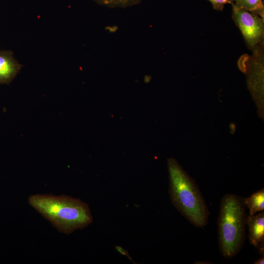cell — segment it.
Segmentation results:
<instances>
[{
    "mask_svg": "<svg viewBox=\"0 0 264 264\" xmlns=\"http://www.w3.org/2000/svg\"><path fill=\"white\" fill-rule=\"evenodd\" d=\"M167 165L172 204L192 224L203 228L209 212L198 186L176 159L168 158Z\"/></svg>",
    "mask_w": 264,
    "mask_h": 264,
    "instance_id": "cell-2",
    "label": "cell"
},
{
    "mask_svg": "<svg viewBox=\"0 0 264 264\" xmlns=\"http://www.w3.org/2000/svg\"><path fill=\"white\" fill-rule=\"evenodd\" d=\"M101 3L109 5H128L135 3L140 0H95Z\"/></svg>",
    "mask_w": 264,
    "mask_h": 264,
    "instance_id": "cell-10",
    "label": "cell"
},
{
    "mask_svg": "<svg viewBox=\"0 0 264 264\" xmlns=\"http://www.w3.org/2000/svg\"><path fill=\"white\" fill-rule=\"evenodd\" d=\"M264 257L263 255V257L257 259L256 261L254 262V264H264Z\"/></svg>",
    "mask_w": 264,
    "mask_h": 264,
    "instance_id": "cell-12",
    "label": "cell"
},
{
    "mask_svg": "<svg viewBox=\"0 0 264 264\" xmlns=\"http://www.w3.org/2000/svg\"><path fill=\"white\" fill-rule=\"evenodd\" d=\"M22 65L9 50H0V84H8L20 71Z\"/></svg>",
    "mask_w": 264,
    "mask_h": 264,
    "instance_id": "cell-6",
    "label": "cell"
},
{
    "mask_svg": "<svg viewBox=\"0 0 264 264\" xmlns=\"http://www.w3.org/2000/svg\"><path fill=\"white\" fill-rule=\"evenodd\" d=\"M28 202L58 231L66 234L85 228L92 222L88 204L79 199L37 194L30 196Z\"/></svg>",
    "mask_w": 264,
    "mask_h": 264,
    "instance_id": "cell-1",
    "label": "cell"
},
{
    "mask_svg": "<svg viewBox=\"0 0 264 264\" xmlns=\"http://www.w3.org/2000/svg\"><path fill=\"white\" fill-rule=\"evenodd\" d=\"M243 204L249 211V215H255L256 213L263 211L264 209V189L259 190L250 197L243 198Z\"/></svg>",
    "mask_w": 264,
    "mask_h": 264,
    "instance_id": "cell-8",
    "label": "cell"
},
{
    "mask_svg": "<svg viewBox=\"0 0 264 264\" xmlns=\"http://www.w3.org/2000/svg\"><path fill=\"white\" fill-rule=\"evenodd\" d=\"M232 7L233 20L241 31L246 45L253 50L264 43V19L238 7L233 3Z\"/></svg>",
    "mask_w": 264,
    "mask_h": 264,
    "instance_id": "cell-5",
    "label": "cell"
},
{
    "mask_svg": "<svg viewBox=\"0 0 264 264\" xmlns=\"http://www.w3.org/2000/svg\"><path fill=\"white\" fill-rule=\"evenodd\" d=\"M264 43L252 51V55L242 56L238 61L239 68L247 76V84L258 108L264 117Z\"/></svg>",
    "mask_w": 264,
    "mask_h": 264,
    "instance_id": "cell-4",
    "label": "cell"
},
{
    "mask_svg": "<svg viewBox=\"0 0 264 264\" xmlns=\"http://www.w3.org/2000/svg\"><path fill=\"white\" fill-rule=\"evenodd\" d=\"M250 243L256 248L264 246V212L249 215L246 219Z\"/></svg>",
    "mask_w": 264,
    "mask_h": 264,
    "instance_id": "cell-7",
    "label": "cell"
},
{
    "mask_svg": "<svg viewBox=\"0 0 264 264\" xmlns=\"http://www.w3.org/2000/svg\"><path fill=\"white\" fill-rule=\"evenodd\" d=\"M243 198L234 194L224 195L218 220L219 247L226 258L236 255L245 239L246 216Z\"/></svg>",
    "mask_w": 264,
    "mask_h": 264,
    "instance_id": "cell-3",
    "label": "cell"
},
{
    "mask_svg": "<svg viewBox=\"0 0 264 264\" xmlns=\"http://www.w3.org/2000/svg\"><path fill=\"white\" fill-rule=\"evenodd\" d=\"M209 1L214 9L221 11L224 8V6L227 3H232L234 0H208Z\"/></svg>",
    "mask_w": 264,
    "mask_h": 264,
    "instance_id": "cell-11",
    "label": "cell"
},
{
    "mask_svg": "<svg viewBox=\"0 0 264 264\" xmlns=\"http://www.w3.org/2000/svg\"><path fill=\"white\" fill-rule=\"evenodd\" d=\"M233 3L239 8L264 17L263 0H234Z\"/></svg>",
    "mask_w": 264,
    "mask_h": 264,
    "instance_id": "cell-9",
    "label": "cell"
}]
</instances>
